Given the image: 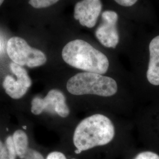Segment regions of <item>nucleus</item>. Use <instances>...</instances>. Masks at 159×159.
I'll list each match as a JSON object with an SVG mask.
<instances>
[{
    "mask_svg": "<svg viewBox=\"0 0 159 159\" xmlns=\"http://www.w3.org/2000/svg\"><path fill=\"white\" fill-rule=\"evenodd\" d=\"M17 156L12 136L7 137L5 143L0 140V159H16Z\"/></svg>",
    "mask_w": 159,
    "mask_h": 159,
    "instance_id": "9b49d317",
    "label": "nucleus"
},
{
    "mask_svg": "<svg viewBox=\"0 0 159 159\" xmlns=\"http://www.w3.org/2000/svg\"><path fill=\"white\" fill-rule=\"evenodd\" d=\"M59 0H29V4L35 8H44L52 6Z\"/></svg>",
    "mask_w": 159,
    "mask_h": 159,
    "instance_id": "f8f14e48",
    "label": "nucleus"
},
{
    "mask_svg": "<svg viewBox=\"0 0 159 159\" xmlns=\"http://www.w3.org/2000/svg\"><path fill=\"white\" fill-rule=\"evenodd\" d=\"M118 18L117 13L111 10L105 11L102 14V22L96 30V37L106 47L116 48L119 42L117 29Z\"/></svg>",
    "mask_w": 159,
    "mask_h": 159,
    "instance_id": "0eeeda50",
    "label": "nucleus"
},
{
    "mask_svg": "<svg viewBox=\"0 0 159 159\" xmlns=\"http://www.w3.org/2000/svg\"><path fill=\"white\" fill-rule=\"evenodd\" d=\"M62 57L68 65L86 72L102 75L109 67L106 56L84 40L69 42L63 48Z\"/></svg>",
    "mask_w": 159,
    "mask_h": 159,
    "instance_id": "f03ea898",
    "label": "nucleus"
},
{
    "mask_svg": "<svg viewBox=\"0 0 159 159\" xmlns=\"http://www.w3.org/2000/svg\"><path fill=\"white\" fill-rule=\"evenodd\" d=\"M12 140L18 157L24 159L29 149V138L23 130L16 131L12 135Z\"/></svg>",
    "mask_w": 159,
    "mask_h": 159,
    "instance_id": "9d476101",
    "label": "nucleus"
},
{
    "mask_svg": "<svg viewBox=\"0 0 159 159\" xmlns=\"http://www.w3.org/2000/svg\"><path fill=\"white\" fill-rule=\"evenodd\" d=\"M7 52L14 63L21 66L34 68L44 65L47 61L46 54L29 45L19 37H13L7 42Z\"/></svg>",
    "mask_w": 159,
    "mask_h": 159,
    "instance_id": "20e7f679",
    "label": "nucleus"
},
{
    "mask_svg": "<svg viewBox=\"0 0 159 159\" xmlns=\"http://www.w3.org/2000/svg\"><path fill=\"white\" fill-rule=\"evenodd\" d=\"M134 159H159V156L152 152H143L138 154Z\"/></svg>",
    "mask_w": 159,
    "mask_h": 159,
    "instance_id": "4468645a",
    "label": "nucleus"
},
{
    "mask_svg": "<svg viewBox=\"0 0 159 159\" xmlns=\"http://www.w3.org/2000/svg\"><path fill=\"white\" fill-rule=\"evenodd\" d=\"M23 127H24V129H27V127H26L25 126H23Z\"/></svg>",
    "mask_w": 159,
    "mask_h": 159,
    "instance_id": "6ab92c4d",
    "label": "nucleus"
},
{
    "mask_svg": "<svg viewBox=\"0 0 159 159\" xmlns=\"http://www.w3.org/2000/svg\"><path fill=\"white\" fill-rule=\"evenodd\" d=\"M4 0H0V6H1V4L3 3Z\"/></svg>",
    "mask_w": 159,
    "mask_h": 159,
    "instance_id": "a211bd4d",
    "label": "nucleus"
},
{
    "mask_svg": "<svg viewBox=\"0 0 159 159\" xmlns=\"http://www.w3.org/2000/svg\"><path fill=\"white\" fill-rule=\"evenodd\" d=\"M0 48H1V46H0Z\"/></svg>",
    "mask_w": 159,
    "mask_h": 159,
    "instance_id": "aec40b11",
    "label": "nucleus"
},
{
    "mask_svg": "<svg viewBox=\"0 0 159 159\" xmlns=\"http://www.w3.org/2000/svg\"><path fill=\"white\" fill-rule=\"evenodd\" d=\"M149 52L147 78L152 84L159 85V35L154 37L150 43Z\"/></svg>",
    "mask_w": 159,
    "mask_h": 159,
    "instance_id": "1a4fd4ad",
    "label": "nucleus"
},
{
    "mask_svg": "<svg viewBox=\"0 0 159 159\" xmlns=\"http://www.w3.org/2000/svg\"><path fill=\"white\" fill-rule=\"evenodd\" d=\"M46 159H67L64 154L59 152H52L49 154Z\"/></svg>",
    "mask_w": 159,
    "mask_h": 159,
    "instance_id": "2eb2a0df",
    "label": "nucleus"
},
{
    "mask_svg": "<svg viewBox=\"0 0 159 159\" xmlns=\"http://www.w3.org/2000/svg\"><path fill=\"white\" fill-rule=\"evenodd\" d=\"M24 159H44V158L38 151L29 148Z\"/></svg>",
    "mask_w": 159,
    "mask_h": 159,
    "instance_id": "ddd939ff",
    "label": "nucleus"
},
{
    "mask_svg": "<svg viewBox=\"0 0 159 159\" xmlns=\"http://www.w3.org/2000/svg\"><path fill=\"white\" fill-rule=\"evenodd\" d=\"M117 4L124 7H131L135 4L137 0H114Z\"/></svg>",
    "mask_w": 159,
    "mask_h": 159,
    "instance_id": "dca6fc26",
    "label": "nucleus"
},
{
    "mask_svg": "<svg viewBox=\"0 0 159 159\" xmlns=\"http://www.w3.org/2000/svg\"><path fill=\"white\" fill-rule=\"evenodd\" d=\"M31 111L35 115L47 111L64 118L67 117L70 113L66 97L61 91L56 89L48 91L44 98L34 97L31 102Z\"/></svg>",
    "mask_w": 159,
    "mask_h": 159,
    "instance_id": "39448f33",
    "label": "nucleus"
},
{
    "mask_svg": "<svg viewBox=\"0 0 159 159\" xmlns=\"http://www.w3.org/2000/svg\"></svg>",
    "mask_w": 159,
    "mask_h": 159,
    "instance_id": "412c9836",
    "label": "nucleus"
},
{
    "mask_svg": "<svg viewBox=\"0 0 159 159\" xmlns=\"http://www.w3.org/2000/svg\"><path fill=\"white\" fill-rule=\"evenodd\" d=\"M102 10L101 0H82L74 7V18L81 25L91 29L96 25Z\"/></svg>",
    "mask_w": 159,
    "mask_h": 159,
    "instance_id": "6e6552de",
    "label": "nucleus"
},
{
    "mask_svg": "<svg viewBox=\"0 0 159 159\" xmlns=\"http://www.w3.org/2000/svg\"><path fill=\"white\" fill-rule=\"evenodd\" d=\"M81 152L80 150H78V149H77V150H75V153L76 154H80Z\"/></svg>",
    "mask_w": 159,
    "mask_h": 159,
    "instance_id": "f3484780",
    "label": "nucleus"
},
{
    "mask_svg": "<svg viewBox=\"0 0 159 159\" xmlns=\"http://www.w3.org/2000/svg\"><path fill=\"white\" fill-rule=\"evenodd\" d=\"M10 68L12 73L16 75L17 80L11 75H7L2 83L6 93L13 99L23 97L32 84L31 80L27 71L22 66L16 63H10Z\"/></svg>",
    "mask_w": 159,
    "mask_h": 159,
    "instance_id": "423d86ee",
    "label": "nucleus"
},
{
    "mask_svg": "<svg viewBox=\"0 0 159 159\" xmlns=\"http://www.w3.org/2000/svg\"><path fill=\"white\" fill-rule=\"evenodd\" d=\"M115 135L111 121L106 116L96 114L83 120L74 131L73 143L81 152L107 144Z\"/></svg>",
    "mask_w": 159,
    "mask_h": 159,
    "instance_id": "f257e3e1",
    "label": "nucleus"
},
{
    "mask_svg": "<svg viewBox=\"0 0 159 159\" xmlns=\"http://www.w3.org/2000/svg\"><path fill=\"white\" fill-rule=\"evenodd\" d=\"M67 89L70 93L76 96L93 94L110 97L117 93V84L110 77L84 72L75 74L68 80Z\"/></svg>",
    "mask_w": 159,
    "mask_h": 159,
    "instance_id": "7ed1b4c3",
    "label": "nucleus"
}]
</instances>
